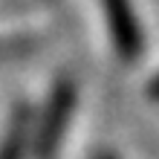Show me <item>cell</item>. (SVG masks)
Listing matches in <instances>:
<instances>
[{
    "label": "cell",
    "instance_id": "1",
    "mask_svg": "<svg viewBox=\"0 0 159 159\" xmlns=\"http://www.w3.org/2000/svg\"><path fill=\"white\" fill-rule=\"evenodd\" d=\"M104 12H107V23H110V32H113L116 49L125 58H133L142 46V35H139L130 3L127 0H104Z\"/></svg>",
    "mask_w": 159,
    "mask_h": 159
},
{
    "label": "cell",
    "instance_id": "2",
    "mask_svg": "<svg viewBox=\"0 0 159 159\" xmlns=\"http://www.w3.org/2000/svg\"><path fill=\"white\" fill-rule=\"evenodd\" d=\"M70 104H72V90L64 84V87L58 90V96H55V107H49V119H46V125L41 130V153L43 156L49 153V148L55 151V145H58V136H61L64 121H67Z\"/></svg>",
    "mask_w": 159,
    "mask_h": 159
},
{
    "label": "cell",
    "instance_id": "3",
    "mask_svg": "<svg viewBox=\"0 0 159 159\" xmlns=\"http://www.w3.org/2000/svg\"><path fill=\"white\" fill-rule=\"evenodd\" d=\"M23 127H26V116L17 113L12 130H9L6 142H3V151H0V159H20V148H23Z\"/></svg>",
    "mask_w": 159,
    "mask_h": 159
},
{
    "label": "cell",
    "instance_id": "4",
    "mask_svg": "<svg viewBox=\"0 0 159 159\" xmlns=\"http://www.w3.org/2000/svg\"><path fill=\"white\" fill-rule=\"evenodd\" d=\"M151 98H156V101H159V78L151 84Z\"/></svg>",
    "mask_w": 159,
    "mask_h": 159
},
{
    "label": "cell",
    "instance_id": "5",
    "mask_svg": "<svg viewBox=\"0 0 159 159\" xmlns=\"http://www.w3.org/2000/svg\"><path fill=\"white\" fill-rule=\"evenodd\" d=\"M93 159H116V156H110V153H96Z\"/></svg>",
    "mask_w": 159,
    "mask_h": 159
}]
</instances>
